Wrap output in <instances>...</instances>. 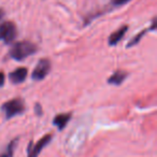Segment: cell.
Returning a JSON list of instances; mask_svg holds the SVG:
<instances>
[{
  "instance_id": "6da1fadb",
  "label": "cell",
  "mask_w": 157,
  "mask_h": 157,
  "mask_svg": "<svg viewBox=\"0 0 157 157\" xmlns=\"http://www.w3.org/2000/svg\"><path fill=\"white\" fill-rule=\"evenodd\" d=\"M38 51L35 43L30 41H18L11 46L9 51V56L14 60H24L25 58L33 55Z\"/></svg>"
},
{
  "instance_id": "7a4b0ae2",
  "label": "cell",
  "mask_w": 157,
  "mask_h": 157,
  "mask_svg": "<svg viewBox=\"0 0 157 157\" xmlns=\"http://www.w3.org/2000/svg\"><path fill=\"white\" fill-rule=\"evenodd\" d=\"M1 111L5 114L6 120H10L14 116L23 114L25 112L24 100L21 98L11 99L1 105Z\"/></svg>"
},
{
  "instance_id": "3957f363",
  "label": "cell",
  "mask_w": 157,
  "mask_h": 157,
  "mask_svg": "<svg viewBox=\"0 0 157 157\" xmlns=\"http://www.w3.org/2000/svg\"><path fill=\"white\" fill-rule=\"evenodd\" d=\"M17 36L16 25L11 21H6L0 24V41L6 44H10L15 40Z\"/></svg>"
},
{
  "instance_id": "277c9868",
  "label": "cell",
  "mask_w": 157,
  "mask_h": 157,
  "mask_svg": "<svg viewBox=\"0 0 157 157\" xmlns=\"http://www.w3.org/2000/svg\"><path fill=\"white\" fill-rule=\"evenodd\" d=\"M53 135L52 133H48V135L43 136L39 141H37V143L30 142L27 148V157H38L40 155V153L42 152L44 147L52 141Z\"/></svg>"
},
{
  "instance_id": "5b68a950",
  "label": "cell",
  "mask_w": 157,
  "mask_h": 157,
  "mask_svg": "<svg viewBox=\"0 0 157 157\" xmlns=\"http://www.w3.org/2000/svg\"><path fill=\"white\" fill-rule=\"evenodd\" d=\"M51 70V61L48 58H41L38 61L37 66L31 73V78L33 81H42L48 74Z\"/></svg>"
},
{
  "instance_id": "8992f818",
  "label": "cell",
  "mask_w": 157,
  "mask_h": 157,
  "mask_svg": "<svg viewBox=\"0 0 157 157\" xmlns=\"http://www.w3.org/2000/svg\"><path fill=\"white\" fill-rule=\"evenodd\" d=\"M27 74H28V70L25 67H20L17 69L13 70L11 73L9 74V78L12 84H20L26 80Z\"/></svg>"
},
{
  "instance_id": "52a82bcc",
  "label": "cell",
  "mask_w": 157,
  "mask_h": 157,
  "mask_svg": "<svg viewBox=\"0 0 157 157\" xmlns=\"http://www.w3.org/2000/svg\"><path fill=\"white\" fill-rule=\"evenodd\" d=\"M127 30H128V25H123V26L120 27L116 31L112 33L111 35H110L109 39H108V43H109V45H112V46L116 45V44H117L118 42H120L121 40L125 37Z\"/></svg>"
},
{
  "instance_id": "ba28073f",
  "label": "cell",
  "mask_w": 157,
  "mask_h": 157,
  "mask_svg": "<svg viewBox=\"0 0 157 157\" xmlns=\"http://www.w3.org/2000/svg\"><path fill=\"white\" fill-rule=\"evenodd\" d=\"M71 113H60L57 114L54 118H53V125L58 128V130H63L66 126H67L68 122L71 118Z\"/></svg>"
},
{
  "instance_id": "9c48e42d",
  "label": "cell",
  "mask_w": 157,
  "mask_h": 157,
  "mask_svg": "<svg viewBox=\"0 0 157 157\" xmlns=\"http://www.w3.org/2000/svg\"><path fill=\"white\" fill-rule=\"evenodd\" d=\"M128 76V73L124 70H117V71L113 72L112 75L108 78V83L111 85H121L123 82L126 80V78Z\"/></svg>"
},
{
  "instance_id": "30bf717a",
  "label": "cell",
  "mask_w": 157,
  "mask_h": 157,
  "mask_svg": "<svg viewBox=\"0 0 157 157\" xmlns=\"http://www.w3.org/2000/svg\"><path fill=\"white\" fill-rule=\"evenodd\" d=\"M16 144H17V139L12 140V141L8 144L6 152L2 153V154H0V157H13L14 150H15V147H16Z\"/></svg>"
},
{
  "instance_id": "8fae6325",
  "label": "cell",
  "mask_w": 157,
  "mask_h": 157,
  "mask_svg": "<svg viewBox=\"0 0 157 157\" xmlns=\"http://www.w3.org/2000/svg\"><path fill=\"white\" fill-rule=\"evenodd\" d=\"M148 30H151V28H146V29H144V30L140 31L139 33H137V35H136L135 37H133L132 39H131L130 41L128 42V43H127V48H131V46L137 45V44L139 43L140 41H141V39L143 38V36L145 35V33H147Z\"/></svg>"
},
{
  "instance_id": "7c38bea8",
  "label": "cell",
  "mask_w": 157,
  "mask_h": 157,
  "mask_svg": "<svg viewBox=\"0 0 157 157\" xmlns=\"http://www.w3.org/2000/svg\"><path fill=\"white\" fill-rule=\"evenodd\" d=\"M129 1H131V0H111V3L114 7H121V6L126 5Z\"/></svg>"
},
{
  "instance_id": "4fadbf2b",
  "label": "cell",
  "mask_w": 157,
  "mask_h": 157,
  "mask_svg": "<svg viewBox=\"0 0 157 157\" xmlns=\"http://www.w3.org/2000/svg\"><path fill=\"white\" fill-rule=\"evenodd\" d=\"M5 81H6L5 72H3V71H0V87H2V86L5 85Z\"/></svg>"
},
{
  "instance_id": "5bb4252c",
  "label": "cell",
  "mask_w": 157,
  "mask_h": 157,
  "mask_svg": "<svg viewBox=\"0 0 157 157\" xmlns=\"http://www.w3.org/2000/svg\"><path fill=\"white\" fill-rule=\"evenodd\" d=\"M35 112H36V114H37V115H39V116L42 115V108H41V105H40L39 103H37V105H35Z\"/></svg>"
},
{
  "instance_id": "9a60e30c",
  "label": "cell",
  "mask_w": 157,
  "mask_h": 157,
  "mask_svg": "<svg viewBox=\"0 0 157 157\" xmlns=\"http://www.w3.org/2000/svg\"><path fill=\"white\" fill-rule=\"evenodd\" d=\"M3 15H5V11H3V9H0V20L3 17Z\"/></svg>"
}]
</instances>
